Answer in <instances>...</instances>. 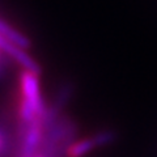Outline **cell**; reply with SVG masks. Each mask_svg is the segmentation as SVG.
<instances>
[{
	"label": "cell",
	"mask_w": 157,
	"mask_h": 157,
	"mask_svg": "<svg viewBox=\"0 0 157 157\" xmlns=\"http://www.w3.org/2000/svg\"><path fill=\"white\" fill-rule=\"evenodd\" d=\"M76 136V126L68 118H58L45 127L42 144L38 157H63L67 156L70 145Z\"/></svg>",
	"instance_id": "obj_1"
},
{
	"label": "cell",
	"mask_w": 157,
	"mask_h": 157,
	"mask_svg": "<svg viewBox=\"0 0 157 157\" xmlns=\"http://www.w3.org/2000/svg\"><path fill=\"white\" fill-rule=\"evenodd\" d=\"M20 90L21 101L18 105V117L21 124H26L37 118H41L46 109L41 94L38 75L22 71L20 76Z\"/></svg>",
	"instance_id": "obj_2"
},
{
	"label": "cell",
	"mask_w": 157,
	"mask_h": 157,
	"mask_svg": "<svg viewBox=\"0 0 157 157\" xmlns=\"http://www.w3.org/2000/svg\"><path fill=\"white\" fill-rule=\"evenodd\" d=\"M45 127L42 123V117L32 121L30 123L22 124L21 128V147L20 157H34L42 144Z\"/></svg>",
	"instance_id": "obj_3"
},
{
	"label": "cell",
	"mask_w": 157,
	"mask_h": 157,
	"mask_svg": "<svg viewBox=\"0 0 157 157\" xmlns=\"http://www.w3.org/2000/svg\"><path fill=\"white\" fill-rule=\"evenodd\" d=\"M0 48H2L3 52L7 55V58L12 59L14 63L21 66L24 71L36 73V75L41 73V71H42L41 66L38 64V62L36 59L26 52V48L20 47L9 41H6V39H3L2 37H0Z\"/></svg>",
	"instance_id": "obj_4"
},
{
	"label": "cell",
	"mask_w": 157,
	"mask_h": 157,
	"mask_svg": "<svg viewBox=\"0 0 157 157\" xmlns=\"http://www.w3.org/2000/svg\"><path fill=\"white\" fill-rule=\"evenodd\" d=\"M0 37L20 47H24V48L30 47V41H29V38L25 34H22L16 28H13L11 24L4 21L3 18H0Z\"/></svg>",
	"instance_id": "obj_5"
},
{
	"label": "cell",
	"mask_w": 157,
	"mask_h": 157,
	"mask_svg": "<svg viewBox=\"0 0 157 157\" xmlns=\"http://www.w3.org/2000/svg\"><path fill=\"white\" fill-rule=\"evenodd\" d=\"M94 148H96V144L92 137H89V139H81V140L73 141L70 145L67 156L68 157H82V156L88 155Z\"/></svg>",
	"instance_id": "obj_6"
},
{
	"label": "cell",
	"mask_w": 157,
	"mask_h": 157,
	"mask_svg": "<svg viewBox=\"0 0 157 157\" xmlns=\"http://www.w3.org/2000/svg\"><path fill=\"white\" fill-rule=\"evenodd\" d=\"M92 139L94 141L96 147H104V145L110 144L115 139V134L110 130H104V131H100L97 134H94Z\"/></svg>",
	"instance_id": "obj_7"
},
{
	"label": "cell",
	"mask_w": 157,
	"mask_h": 157,
	"mask_svg": "<svg viewBox=\"0 0 157 157\" xmlns=\"http://www.w3.org/2000/svg\"><path fill=\"white\" fill-rule=\"evenodd\" d=\"M11 139L8 136V131L2 123H0V157H7L9 151Z\"/></svg>",
	"instance_id": "obj_8"
},
{
	"label": "cell",
	"mask_w": 157,
	"mask_h": 157,
	"mask_svg": "<svg viewBox=\"0 0 157 157\" xmlns=\"http://www.w3.org/2000/svg\"><path fill=\"white\" fill-rule=\"evenodd\" d=\"M6 58H7V55L3 52L2 48H0V75L3 73L4 68H6V64H4V62H6Z\"/></svg>",
	"instance_id": "obj_9"
},
{
	"label": "cell",
	"mask_w": 157,
	"mask_h": 157,
	"mask_svg": "<svg viewBox=\"0 0 157 157\" xmlns=\"http://www.w3.org/2000/svg\"><path fill=\"white\" fill-rule=\"evenodd\" d=\"M34 157H38V156H37V155H36V156H34Z\"/></svg>",
	"instance_id": "obj_10"
}]
</instances>
